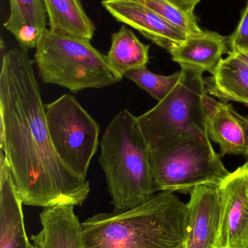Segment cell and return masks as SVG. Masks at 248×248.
I'll list each match as a JSON object with an SVG mask.
<instances>
[{"mask_svg":"<svg viewBox=\"0 0 248 248\" xmlns=\"http://www.w3.org/2000/svg\"><path fill=\"white\" fill-rule=\"evenodd\" d=\"M0 149L23 205L80 206L88 198L89 181L71 170L54 147L33 61L20 46L1 55Z\"/></svg>","mask_w":248,"mask_h":248,"instance_id":"1","label":"cell"},{"mask_svg":"<svg viewBox=\"0 0 248 248\" xmlns=\"http://www.w3.org/2000/svg\"><path fill=\"white\" fill-rule=\"evenodd\" d=\"M81 226L86 248H182L187 206L173 192H160L142 205L96 214Z\"/></svg>","mask_w":248,"mask_h":248,"instance_id":"2","label":"cell"},{"mask_svg":"<svg viewBox=\"0 0 248 248\" xmlns=\"http://www.w3.org/2000/svg\"><path fill=\"white\" fill-rule=\"evenodd\" d=\"M103 169L114 211L132 209L155 195L151 147L130 110H120L108 124L100 142Z\"/></svg>","mask_w":248,"mask_h":248,"instance_id":"3","label":"cell"},{"mask_svg":"<svg viewBox=\"0 0 248 248\" xmlns=\"http://www.w3.org/2000/svg\"><path fill=\"white\" fill-rule=\"evenodd\" d=\"M34 54L39 77L78 93L87 89H102L120 82L123 77L115 72L90 41L61 34L47 29Z\"/></svg>","mask_w":248,"mask_h":248,"instance_id":"4","label":"cell"},{"mask_svg":"<svg viewBox=\"0 0 248 248\" xmlns=\"http://www.w3.org/2000/svg\"><path fill=\"white\" fill-rule=\"evenodd\" d=\"M151 163L157 192L190 194L199 186H219L230 173L203 130L151 150Z\"/></svg>","mask_w":248,"mask_h":248,"instance_id":"5","label":"cell"},{"mask_svg":"<svg viewBox=\"0 0 248 248\" xmlns=\"http://www.w3.org/2000/svg\"><path fill=\"white\" fill-rule=\"evenodd\" d=\"M181 71L180 79L173 90L154 108L138 116L151 150L164 147L185 134L207 131L204 72L188 67H182Z\"/></svg>","mask_w":248,"mask_h":248,"instance_id":"6","label":"cell"},{"mask_svg":"<svg viewBox=\"0 0 248 248\" xmlns=\"http://www.w3.org/2000/svg\"><path fill=\"white\" fill-rule=\"evenodd\" d=\"M51 140L58 155L71 170L87 179L99 145L100 126L69 94L45 105Z\"/></svg>","mask_w":248,"mask_h":248,"instance_id":"7","label":"cell"},{"mask_svg":"<svg viewBox=\"0 0 248 248\" xmlns=\"http://www.w3.org/2000/svg\"><path fill=\"white\" fill-rule=\"evenodd\" d=\"M221 217L215 248H248V160L219 185Z\"/></svg>","mask_w":248,"mask_h":248,"instance_id":"8","label":"cell"},{"mask_svg":"<svg viewBox=\"0 0 248 248\" xmlns=\"http://www.w3.org/2000/svg\"><path fill=\"white\" fill-rule=\"evenodd\" d=\"M102 5L124 23L168 52L183 43L188 35L167 23L141 0H103Z\"/></svg>","mask_w":248,"mask_h":248,"instance_id":"9","label":"cell"},{"mask_svg":"<svg viewBox=\"0 0 248 248\" xmlns=\"http://www.w3.org/2000/svg\"><path fill=\"white\" fill-rule=\"evenodd\" d=\"M185 248H215L220 227L219 186L203 185L190 193Z\"/></svg>","mask_w":248,"mask_h":248,"instance_id":"10","label":"cell"},{"mask_svg":"<svg viewBox=\"0 0 248 248\" xmlns=\"http://www.w3.org/2000/svg\"><path fill=\"white\" fill-rule=\"evenodd\" d=\"M207 131L218 144L221 155H237L248 158V119L237 113L231 104L218 101L209 94L203 97Z\"/></svg>","mask_w":248,"mask_h":248,"instance_id":"11","label":"cell"},{"mask_svg":"<svg viewBox=\"0 0 248 248\" xmlns=\"http://www.w3.org/2000/svg\"><path fill=\"white\" fill-rule=\"evenodd\" d=\"M23 202L3 151L0 152V248H29Z\"/></svg>","mask_w":248,"mask_h":248,"instance_id":"12","label":"cell"},{"mask_svg":"<svg viewBox=\"0 0 248 248\" xmlns=\"http://www.w3.org/2000/svg\"><path fill=\"white\" fill-rule=\"evenodd\" d=\"M74 207L59 205L43 208L39 214L42 230L31 236L35 248H86L82 223Z\"/></svg>","mask_w":248,"mask_h":248,"instance_id":"13","label":"cell"},{"mask_svg":"<svg viewBox=\"0 0 248 248\" xmlns=\"http://www.w3.org/2000/svg\"><path fill=\"white\" fill-rule=\"evenodd\" d=\"M229 39L218 32L201 31L188 35L186 40L170 51L172 60L181 67L215 74L227 51Z\"/></svg>","mask_w":248,"mask_h":248,"instance_id":"14","label":"cell"},{"mask_svg":"<svg viewBox=\"0 0 248 248\" xmlns=\"http://www.w3.org/2000/svg\"><path fill=\"white\" fill-rule=\"evenodd\" d=\"M10 15L4 28L25 50L36 48L47 30L46 9L43 0H9Z\"/></svg>","mask_w":248,"mask_h":248,"instance_id":"15","label":"cell"},{"mask_svg":"<svg viewBox=\"0 0 248 248\" xmlns=\"http://www.w3.org/2000/svg\"><path fill=\"white\" fill-rule=\"evenodd\" d=\"M205 81L210 95L248 106V64L237 54L229 52L215 74Z\"/></svg>","mask_w":248,"mask_h":248,"instance_id":"16","label":"cell"},{"mask_svg":"<svg viewBox=\"0 0 248 248\" xmlns=\"http://www.w3.org/2000/svg\"><path fill=\"white\" fill-rule=\"evenodd\" d=\"M51 31L91 41L95 27L80 0H43Z\"/></svg>","mask_w":248,"mask_h":248,"instance_id":"17","label":"cell"},{"mask_svg":"<svg viewBox=\"0 0 248 248\" xmlns=\"http://www.w3.org/2000/svg\"><path fill=\"white\" fill-rule=\"evenodd\" d=\"M149 48V45L141 42L131 29L122 26L112 34L106 60L111 68L124 78L129 71L147 66Z\"/></svg>","mask_w":248,"mask_h":248,"instance_id":"18","label":"cell"},{"mask_svg":"<svg viewBox=\"0 0 248 248\" xmlns=\"http://www.w3.org/2000/svg\"><path fill=\"white\" fill-rule=\"evenodd\" d=\"M182 76V71L172 75L163 76L154 74L147 66L129 71L124 78L133 81L140 88L145 90L153 98L160 102L163 100L176 87Z\"/></svg>","mask_w":248,"mask_h":248,"instance_id":"19","label":"cell"},{"mask_svg":"<svg viewBox=\"0 0 248 248\" xmlns=\"http://www.w3.org/2000/svg\"><path fill=\"white\" fill-rule=\"evenodd\" d=\"M157 15L167 23L179 30L189 35L200 32L199 27L194 13H186L172 4L168 0H141Z\"/></svg>","mask_w":248,"mask_h":248,"instance_id":"20","label":"cell"},{"mask_svg":"<svg viewBox=\"0 0 248 248\" xmlns=\"http://www.w3.org/2000/svg\"><path fill=\"white\" fill-rule=\"evenodd\" d=\"M229 46L231 52L248 51V2L237 29L229 39Z\"/></svg>","mask_w":248,"mask_h":248,"instance_id":"21","label":"cell"},{"mask_svg":"<svg viewBox=\"0 0 248 248\" xmlns=\"http://www.w3.org/2000/svg\"><path fill=\"white\" fill-rule=\"evenodd\" d=\"M168 1L186 13H194L195 7L201 0H168Z\"/></svg>","mask_w":248,"mask_h":248,"instance_id":"22","label":"cell"},{"mask_svg":"<svg viewBox=\"0 0 248 248\" xmlns=\"http://www.w3.org/2000/svg\"><path fill=\"white\" fill-rule=\"evenodd\" d=\"M234 53L237 54L243 61L248 64V51H241V52H234Z\"/></svg>","mask_w":248,"mask_h":248,"instance_id":"23","label":"cell"},{"mask_svg":"<svg viewBox=\"0 0 248 248\" xmlns=\"http://www.w3.org/2000/svg\"><path fill=\"white\" fill-rule=\"evenodd\" d=\"M29 248H35L34 246H33V245L32 244V243H30L29 244Z\"/></svg>","mask_w":248,"mask_h":248,"instance_id":"24","label":"cell"},{"mask_svg":"<svg viewBox=\"0 0 248 248\" xmlns=\"http://www.w3.org/2000/svg\"><path fill=\"white\" fill-rule=\"evenodd\" d=\"M185 248V246H183V248Z\"/></svg>","mask_w":248,"mask_h":248,"instance_id":"25","label":"cell"}]
</instances>
